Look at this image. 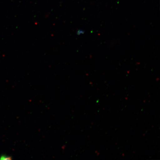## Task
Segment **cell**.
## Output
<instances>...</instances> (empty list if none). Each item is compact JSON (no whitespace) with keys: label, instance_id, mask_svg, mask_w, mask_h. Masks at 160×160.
<instances>
[{"label":"cell","instance_id":"6da1fadb","mask_svg":"<svg viewBox=\"0 0 160 160\" xmlns=\"http://www.w3.org/2000/svg\"><path fill=\"white\" fill-rule=\"evenodd\" d=\"M11 159L12 158L11 157L6 155L2 156L0 158V159L1 160H11Z\"/></svg>","mask_w":160,"mask_h":160},{"label":"cell","instance_id":"7a4b0ae2","mask_svg":"<svg viewBox=\"0 0 160 160\" xmlns=\"http://www.w3.org/2000/svg\"><path fill=\"white\" fill-rule=\"evenodd\" d=\"M77 34L78 35H80L81 34H83L84 33H85V31H83V30H79L77 32Z\"/></svg>","mask_w":160,"mask_h":160}]
</instances>
